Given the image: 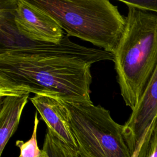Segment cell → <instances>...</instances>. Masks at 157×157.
Here are the masks:
<instances>
[{
	"label": "cell",
	"mask_w": 157,
	"mask_h": 157,
	"mask_svg": "<svg viewBox=\"0 0 157 157\" xmlns=\"http://www.w3.org/2000/svg\"><path fill=\"white\" fill-rule=\"evenodd\" d=\"M42 148L47 151L48 157H79L78 151L62 142L48 128Z\"/></svg>",
	"instance_id": "9c48e42d"
},
{
	"label": "cell",
	"mask_w": 157,
	"mask_h": 157,
	"mask_svg": "<svg viewBox=\"0 0 157 157\" xmlns=\"http://www.w3.org/2000/svg\"><path fill=\"white\" fill-rule=\"evenodd\" d=\"M36 112L34 120V127L31 138L26 142L17 140L15 145L20 149V153L18 157H48L47 151L43 148L40 150L37 142V130L39 124V120Z\"/></svg>",
	"instance_id": "30bf717a"
},
{
	"label": "cell",
	"mask_w": 157,
	"mask_h": 157,
	"mask_svg": "<svg viewBox=\"0 0 157 157\" xmlns=\"http://www.w3.org/2000/svg\"><path fill=\"white\" fill-rule=\"evenodd\" d=\"M29 98V94H26L8 95L0 98V155L16 131Z\"/></svg>",
	"instance_id": "ba28073f"
},
{
	"label": "cell",
	"mask_w": 157,
	"mask_h": 157,
	"mask_svg": "<svg viewBox=\"0 0 157 157\" xmlns=\"http://www.w3.org/2000/svg\"><path fill=\"white\" fill-rule=\"evenodd\" d=\"M113 54L72 42H30L0 49V98L30 93L90 103L91 66Z\"/></svg>",
	"instance_id": "6da1fadb"
},
{
	"label": "cell",
	"mask_w": 157,
	"mask_h": 157,
	"mask_svg": "<svg viewBox=\"0 0 157 157\" xmlns=\"http://www.w3.org/2000/svg\"><path fill=\"white\" fill-rule=\"evenodd\" d=\"M142 157H157V123Z\"/></svg>",
	"instance_id": "7c38bea8"
},
{
	"label": "cell",
	"mask_w": 157,
	"mask_h": 157,
	"mask_svg": "<svg viewBox=\"0 0 157 157\" xmlns=\"http://www.w3.org/2000/svg\"><path fill=\"white\" fill-rule=\"evenodd\" d=\"M128 7L125 28L113 54L121 96L132 110L157 66V14Z\"/></svg>",
	"instance_id": "7a4b0ae2"
},
{
	"label": "cell",
	"mask_w": 157,
	"mask_h": 157,
	"mask_svg": "<svg viewBox=\"0 0 157 157\" xmlns=\"http://www.w3.org/2000/svg\"><path fill=\"white\" fill-rule=\"evenodd\" d=\"M157 123V66L135 108L123 124V134L132 154L140 143L145 145L139 153L142 157Z\"/></svg>",
	"instance_id": "8992f818"
},
{
	"label": "cell",
	"mask_w": 157,
	"mask_h": 157,
	"mask_svg": "<svg viewBox=\"0 0 157 157\" xmlns=\"http://www.w3.org/2000/svg\"><path fill=\"white\" fill-rule=\"evenodd\" d=\"M50 15L66 34L115 52L126 17L108 0H30Z\"/></svg>",
	"instance_id": "3957f363"
},
{
	"label": "cell",
	"mask_w": 157,
	"mask_h": 157,
	"mask_svg": "<svg viewBox=\"0 0 157 157\" xmlns=\"http://www.w3.org/2000/svg\"><path fill=\"white\" fill-rule=\"evenodd\" d=\"M79 157H132L118 124L100 105L63 101Z\"/></svg>",
	"instance_id": "277c9868"
},
{
	"label": "cell",
	"mask_w": 157,
	"mask_h": 157,
	"mask_svg": "<svg viewBox=\"0 0 157 157\" xmlns=\"http://www.w3.org/2000/svg\"><path fill=\"white\" fill-rule=\"evenodd\" d=\"M128 7H132L142 11L157 14V0H119Z\"/></svg>",
	"instance_id": "8fae6325"
},
{
	"label": "cell",
	"mask_w": 157,
	"mask_h": 157,
	"mask_svg": "<svg viewBox=\"0 0 157 157\" xmlns=\"http://www.w3.org/2000/svg\"><path fill=\"white\" fill-rule=\"evenodd\" d=\"M139 145H139V146L137 147V148H136V151L133 153L132 157H139V153H140V150H141V149H142V147L144 146V143L142 142V143L140 144Z\"/></svg>",
	"instance_id": "4fadbf2b"
},
{
	"label": "cell",
	"mask_w": 157,
	"mask_h": 157,
	"mask_svg": "<svg viewBox=\"0 0 157 157\" xmlns=\"http://www.w3.org/2000/svg\"><path fill=\"white\" fill-rule=\"evenodd\" d=\"M0 4L1 31L32 42L58 43L63 38L58 23L30 0H1Z\"/></svg>",
	"instance_id": "5b68a950"
},
{
	"label": "cell",
	"mask_w": 157,
	"mask_h": 157,
	"mask_svg": "<svg viewBox=\"0 0 157 157\" xmlns=\"http://www.w3.org/2000/svg\"><path fill=\"white\" fill-rule=\"evenodd\" d=\"M31 103L47 124V128L62 142L77 151V144L69 120V113L61 99L48 95L34 94Z\"/></svg>",
	"instance_id": "52a82bcc"
}]
</instances>
